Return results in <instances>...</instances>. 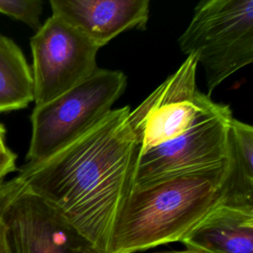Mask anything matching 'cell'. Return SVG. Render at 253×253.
I'll return each instance as SVG.
<instances>
[{
  "instance_id": "1",
  "label": "cell",
  "mask_w": 253,
  "mask_h": 253,
  "mask_svg": "<svg viewBox=\"0 0 253 253\" xmlns=\"http://www.w3.org/2000/svg\"><path fill=\"white\" fill-rule=\"evenodd\" d=\"M129 112L128 106L111 110L64 147L23 165L16 176L103 253L109 251L116 220L132 190L139 156Z\"/></svg>"
},
{
  "instance_id": "2",
  "label": "cell",
  "mask_w": 253,
  "mask_h": 253,
  "mask_svg": "<svg viewBox=\"0 0 253 253\" xmlns=\"http://www.w3.org/2000/svg\"><path fill=\"white\" fill-rule=\"evenodd\" d=\"M227 159L132 188L116 220L108 253H137L181 242L225 205Z\"/></svg>"
},
{
  "instance_id": "3",
  "label": "cell",
  "mask_w": 253,
  "mask_h": 253,
  "mask_svg": "<svg viewBox=\"0 0 253 253\" xmlns=\"http://www.w3.org/2000/svg\"><path fill=\"white\" fill-rule=\"evenodd\" d=\"M181 50L201 63L208 96L253 61V0H204L179 39Z\"/></svg>"
},
{
  "instance_id": "4",
  "label": "cell",
  "mask_w": 253,
  "mask_h": 253,
  "mask_svg": "<svg viewBox=\"0 0 253 253\" xmlns=\"http://www.w3.org/2000/svg\"><path fill=\"white\" fill-rule=\"evenodd\" d=\"M126 87L122 71L97 68L77 86L35 107L27 163L46 158L87 131L111 111Z\"/></svg>"
},
{
  "instance_id": "5",
  "label": "cell",
  "mask_w": 253,
  "mask_h": 253,
  "mask_svg": "<svg viewBox=\"0 0 253 253\" xmlns=\"http://www.w3.org/2000/svg\"><path fill=\"white\" fill-rule=\"evenodd\" d=\"M197 57L188 55L177 71L129 112L127 121L139 154L178 137L224 106L197 88Z\"/></svg>"
},
{
  "instance_id": "6",
  "label": "cell",
  "mask_w": 253,
  "mask_h": 253,
  "mask_svg": "<svg viewBox=\"0 0 253 253\" xmlns=\"http://www.w3.org/2000/svg\"><path fill=\"white\" fill-rule=\"evenodd\" d=\"M99 48L79 30L51 15L31 39L35 107L89 78L98 68Z\"/></svg>"
},
{
  "instance_id": "7",
  "label": "cell",
  "mask_w": 253,
  "mask_h": 253,
  "mask_svg": "<svg viewBox=\"0 0 253 253\" xmlns=\"http://www.w3.org/2000/svg\"><path fill=\"white\" fill-rule=\"evenodd\" d=\"M0 222L9 253H71L81 237L50 203L16 177L0 182Z\"/></svg>"
},
{
  "instance_id": "8",
  "label": "cell",
  "mask_w": 253,
  "mask_h": 253,
  "mask_svg": "<svg viewBox=\"0 0 253 253\" xmlns=\"http://www.w3.org/2000/svg\"><path fill=\"white\" fill-rule=\"evenodd\" d=\"M232 118L230 108L224 105L178 137L140 153L132 188L225 161L228 156V127Z\"/></svg>"
},
{
  "instance_id": "9",
  "label": "cell",
  "mask_w": 253,
  "mask_h": 253,
  "mask_svg": "<svg viewBox=\"0 0 253 253\" xmlns=\"http://www.w3.org/2000/svg\"><path fill=\"white\" fill-rule=\"evenodd\" d=\"M52 15L84 34L99 47L121 33L143 30L149 0H50Z\"/></svg>"
},
{
  "instance_id": "10",
  "label": "cell",
  "mask_w": 253,
  "mask_h": 253,
  "mask_svg": "<svg viewBox=\"0 0 253 253\" xmlns=\"http://www.w3.org/2000/svg\"><path fill=\"white\" fill-rule=\"evenodd\" d=\"M180 243L206 253H253V208L222 205Z\"/></svg>"
},
{
  "instance_id": "11",
  "label": "cell",
  "mask_w": 253,
  "mask_h": 253,
  "mask_svg": "<svg viewBox=\"0 0 253 253\" xmlns=\"http://www.w3.org/2000/svg\"><path fill=\"white\" fill-rule=\"evenodd\" d=\"M225 205L253 208V127L234 118L228 127Z\"/></svg>"
},
{
  "instance_id": "12",
  "label": "cell",
  "mask_w": 253,
  "mask_h": 253,
  "mask_svg": "<svg viewBox=\"0 0 253 253\" xmlns=\"http://www.w3.org/2000/svg\"><path fill=\"white\" fill-rule=\"evenodd\" d=\"M32 101L31 67L20 47L0 34V113L24 109Z\"/></svg>"
},
{
  "instance_id": "13",
  "label": "cell",
  "mask_w": 253,
  "mask_h": 253,
  "mask_svg": "<svg viewBox=\"0 0 253 253\" xmlns=\"http://www.w3.org/2000/svg\"><path fill=\"white\" fill-rule=\"evenodd\" d=\"M42 12L40 0H0V13L27 24L36 32L42 26Z\"/></svg>"
},
{
  "instance_id": "14",
  "label": "cell",
  "mask_w": 253,
  "mask_h": 253,
  "mask_svg": "<svg viewBox=\"0 0 253 253\" xmlns=\"http://www.w3.org/2000/svg\"><path fill=\"white\" fill-rule=\"evenodd\" d=\"M5 128L0 124V182L11 172L16 170V154L7 146Z\"/></svg>"
},
{
  "instance_id": "15",
  "label": "cell",
  "mask_w": 253,
  "mask_h": 253,
  "mask_svg": "<svg viewBox=\"0 0 253 253\" xmlns=\"http://www.w3.org/2000/svg\"><path fill=\"white\" fill-rule=\"evenodd\" d=\"M71 253H103L102 251L95 248L88 241L80 237L72 247Z\"/></svg>"
},
{
  "instance_id": "16",
  "label": "cell",
  "mask_w": 253,
  "mask_h": 253,
  "mask_svg": "<svg viewBox=\"0 0 253 253\" xmlns=\"http://www.w3.org/2000/svg\"><path fill=\"white\" fill-rule=\"evenodd\" d=\"M151 253H206V252H203L197 249H192V248H185L180 250H163V251H156Z\"/></svg>"
},
{
  "instance_id": "17",
  "label": "cell",
  "mask_w": 253,
  "mask_h": 253,
  "mask_svg": "<svg viewBox=\"0 0 253 253\" xmlns=\"http://www.w3.org/2000/svg\"><path fill=\"white\" fill-rule=\"evenodd\" d=\"M0 253H9L6 239H5V234H4V229L3 226L0 222Z\"/></svg>"
}]
</instances>
